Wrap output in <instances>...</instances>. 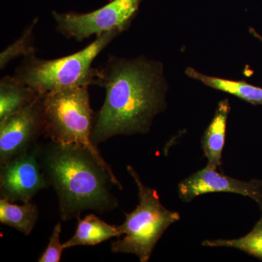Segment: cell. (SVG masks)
<instances>
[{
	"label": "cell",
	"instance_id": "7a4b0ae2",
	"mask_svg": "<svg viewBox=\"0 0 262 262\" xmlns=\"http://www.w3.org/2000/svg\"><path fill=\"white\" fill-rule=\"evenodd\" d=\"M39 162L48 184L58 195L62 220L79 218L88 210L105 213L118 206L110 185L122 189L121 183L87 148L51 141L39 146Z\"/></svg>",
	"mask_w": 262,
	"mask_h": 262
},
{
	"label": "cell",
	"instance_id": "277c9868",
	"mask_svg": "<svg viewBox=\"0 0 262 262\" xmlns=\"http://www.w3.org/2000/svg\"><path fill=\"white\" fill-rule=\"evenodd\" d=\"M44 135L61 144H77L89 149L117 179L113 169L91 141L95 114L90 103L89 86L70 88L42 95Z\"/></svg>",
	"mask_w": 262,
	"mask_h": 262
},
{
	"label": "cell",
	"instance_id": "e0dca14e",
	"mask_svg": "<svg viewBox=\"0 0 262 262\" xmlns=\"http://www.w3.org/2000/svg\"><path fill=\"white\" fill-rule=\"evenodd\" d=\"M61 229V223H58L55 226L46 251L41 255L38 261L58 262L61 261L62 252L64 249L63 245L61 244L60 241Z\"/></svg>",
	"mask_w": 262,
	"mask_h": 262
},
{
	"label": "cell",
	"instance_id": "8fae6325",
	"mask_svg": "<svg viewBox=\"0 0 262 262\" xmlns=\"http://www.w3.org/2000/svg\"><path fill=\"white\" fill-rule=\"evenodd\" d=\"M78 225L75 234L63 244V248H70L80 246H96L121 236L117 226L108 225L94 214L86 215L81 220L77 218Z\"/></svg>",
	"mask_w": 262,
	"mask_h": 262
},
{
	"label": "cell",
	"instance_id": "8992f818",
	"mask_svg": "<svg viewBox=\"0 0 262 262\" xmlns=\"http://www.w3.org/2000/svg\"><path fill=\"white\" fill-rule=\"evenodd\" d=\"M141 0H113L91 13H58L53 11L56 29L67 38L81 41L92 35L119 29L126 30L134 18Z\"/></svg>",
	"mask_w": 262,
	"mask_h": 262
},
{
	"label": "cell",
	"instance_id": "ba28073f",
	"mask_svg": "<svg viewBox=\"0 0 262 262\" xmlns=\"http://www.w3.org/2000/svg\"><path fill=\"white\" fill-rule=\"evenodd\" d=\"M44 135L42 95L18 113L0 122V164L37 144Z\"/></svg>",
	"mask_w": 262,
	"mask_h": 262
},
{
	"label": "cell",
	"instance_id": "52a82bcc",
	"mask_svg": "<svg viewBox=\"0 0 262 262\" xmlns=\"http://www.w3.org/2000/svg\"><path fill=\"white\" fill-rule=\"evenodd\" d=\"M39 162V145L0 164V198L15 203L30 202L33 196L48 187Z\"/></svg>",
	"mask_w": 262,
	"mask_h": 262
},
{
	"label": "cell",
	"instance_id": "7c38bea8",
	"mask_svg": "<svg viewBox=\"0 0 262 262\" xmlns=\"http://www.w3.org/2000/svg\"><path fill=\"white\" fill-rule=\"evenodd\" d=\"M39 96L15 76H5L0 81V122L14 115Z\"/></svg>",
	"mask_w": 262,
	"mask_h": 262
},
{
	"label": "cell",
	"instance_id": "2e32d148",
	"mask_svg": "<svg viewBox=\"0 0 262 262\" xmlns=\"http://www.w3.org/2000/svg\"><path fill=\"white\" fill-rule=\"evenodd\" d=\"M35 24L34 23L29 26L22 34L21 37L2 52L0 55L1 70L4 69L8 63L17 57H24L27 56L29 53L35 52L33 45V32Z\"/></svg>",
	"mask_w": 262,
	"mask_h": 262
},
{
	"label": "cell",
	"instance_id": "5b68a950",
	"mask_svg": "<svg viewBox=\"0 0 262 262\" xmlns=\"http://www.w3.org/2000/svg\"><path fill=\"white\" fill-rule=\"evenodd\" d=\"M127 170L136 183L139 202L134 211L125 213L123 224L117 226L121 236L112 243L111 250L135 255L141 262H147L164 232L180 220V214L167 209L158 192L146 187L131 165Z\"/></svg>",
	"mask_w": 262,
	"mask_h": 262
},
{
	"label": "cell",
	"instance_id": "9a60e30c",
	"mask_svg": "<svg viewBox=\"0 0 262 262\" xmlns=\"http://www.w3.org/2000/svg\"><path fill=\"white\" fill-rule=\"evenodd\" d=\"M202 246L211 248H232L262 260V214L249 233L237 239H207Z\"/></svg>",
	"mask_w": 262,
	"mask_h": 262
},
{
	"label": "cell",
	"instance_id": "5bb4252c",
	"mask_svg": "<svg viewBox=\"0 0 262 262\" xmlns=\"http://www.w3.org/2000/svg\"><path fill=\"white\" fill-rule=\"evenodd\" d=\"M39 218V210L33 203L14 204L0 199V222L22 232L26 236L32 232Z\"/></svg>",
	"mask_w": 262,
	"mask_h": 262
},
{
	"label": "cell",
	"instance_id": "9c48e42d",
	"mask_svg": "<svg viewBox=\"0 0 262 262\" xmlns=\"http://www.w3.org/2000/svg\"><path fill=\"white\" fill-rule=\"evenodd\" d=\"M212 192L234 193L248 196L257 203L262 213V181L258 179L245 182L206 166L184 179L178 186L179 198L184 203Z\"/></svg>",
	"mask_w": 262,
	"mask_h": 262
},
{
	"label": "cell",
	"instance_id": "30bf717a",
	"mask_svg": "<svg viewBox=\"0 0 262 262\" xmlns=\"http://www.w3.org/2000/svg\"><path fill=\"white\" fill-rule=\"evenodd\" d=\"M229 112L230 105L229 100L226 98L220 101L214 116L202 137V149L208 160L207 166L215 170L222 165V151L225 144Z\"/></svg>",
	"mask_w": 262,
	"mask_h": 262
},
{
	"label": "cell",
	"instance_id": "4fadbf2b",
	"mask_svg": "<svg viewBox=\"0 0 262 262\" xmlns=\"http://www.w3.org/2000/svg\"><path fill=\"white\" fill-rule=\"evenodd\" d=\"M186 75L189 78L199 81L205 85L215 90L237 96L254 105H262V89L244 81H234L219 78L216 77L204 75L192 68L188 67L185 70Z\"/></svg>",
	"mask_w": 262,
	"mask_h": 262
},
{
	"label": "cell",
	"instance_id": "ac0fdd59",
	"mask_svg": "<svg viewBox=\"0 0 262 262\" xmlns=\"http://www.w3.org/2000/svg\"><path fill=\"white\" fill-rule=\"evenodd\" d=\"M249 30H250V32L251 33V34H252L253 37L257 38L258 40L261 41V42H262V37H261V36L260 35V34H258V33L257 32H256V31L255 30V29H253L252 28H250Z\"/></svg>",
	"mask_w": 262,
	"mask_h": 262
},
{
	"label": "cell",
	"instance_id": "6da1fadb",
	"mask_svg": "<svg viewBox=\"0 0 262 262\" xmlns=\"http://www.w3.org/2000/svg\"><path fill=\"white\" fill-rule=\"evenodd\" d=\"M94 84L106 90L104 103L95 114V146L117 136L147 134L166 108L168 83L159 61L110 56L97 69Z\"/></svg>",
	"mask_w": 262,
	"mask_h": 262
},
{
	"label": "cell",
	"instance_id": "3957f363",
	"mask_svg": "<svg viewBox=\"0 0 262 262\" xmlns=\"http://www.w3.org/2000/svg\"><path fill=\"white\" fill-rule=\"evenodd\" d=\"M122 32L115 29L103 33L82 51L63 58L42 59L33 52L23 57L14 76L41 95L94 84L97 69L93 68V62Z\"/></svg>",
	"mask_w": 262,
	"mask_h": 262
}]
</instances>
